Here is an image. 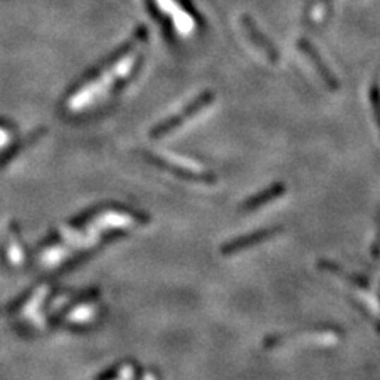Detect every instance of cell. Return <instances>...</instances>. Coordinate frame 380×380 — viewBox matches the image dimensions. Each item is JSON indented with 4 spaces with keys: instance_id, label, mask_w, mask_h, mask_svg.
I'll use <instances>...</instances> for the list:
<instances>
[{
    "instance_id": "8",
    "label": "cell",
    "mask_w": 380,
    "mask_h": 380,
    "mask_svg": "<svg viewBox=\"0 0 380 380\" xmlns=\"http://www.w3.org/2000/svg\"><path fill=\"white\" fill-rule=\"evenodd\" d=\"M280 195H283V187L274 186L271 189L265 190V192H261L259 195L252 196V198H249L244 205H242V211H254V209H259L260 206L266 205L268 201L278 198V196H280Z\"/></svg>"
},
{
    "instance_id": "2",
    "label": "cell",
    "mask_w": 380,
    "mask_h": 380,
    "mask_svg": "<svg viewBox=\"0 0 380 380\" xmlns=\"http://www.w3.org/2000/svg\"><path fill=\"white\" fill-rule=\"evenodd\" d=\"M214 100H215V94L213 93V90H205V93L196 95L192 102L187 103L178 114L168 117V119L159 122L157 126L150 129L149 136L154 140H160L163 138V136L176 132V130L181 129L186 122L194 119L196 114H200L201 111H205L206 108L211 107Z\"/></svg>"
},
{
    "instance_id": "1",
    "label": "cell",
    "mask_w": 380,
    "mask_h": 380,
    "mask_svg": "<svg viewBox=\"0 0 380 380\" xmlns=\"http://www.w3.org/2000/svg\"><path fill=\"white\" fill-rule=\"evenodd\" d=\"M146 38H148V28L146 25H138V28L135 29L133 35L130 37L126 43L121 44V47L114 52H111V54L105 59L103 62H100V65H98L95 70L90 71V73L84 78V80L80 83V86L75 88L73 94H71V100H76L78 97L86 94L90 88L97 86L103 78H107L109 71H113L114 69L119 67L124 59H127L130 54H132V52L136 49V47H140L141 43L146 42Z\"/></svg>"
},
{
    "instance_id": "10",
    "label": "cell",
    "mask_w": 380,
    "mask_h": 380,
    "mask_svg": "<svg viewBox=\"0 0 380 380\" xmlns=\"http://www.w3.org/2000/svg\"><path fill=\"white\" fill-rule=\"evenodd\" d=\"M369 97H371V103H372V109H374V114H376V119H377V124L380 126V89L377 84H374V86L371 88V93H369Z\"/></svg>"
},
{
    "instance_id": "3",
    "label": "cell",
    "mask_w": 380,
    "mask_h": 380,
    "mask_svg": "<svg viewBox=\"0 0 380 380\" xmlns=\"http://www.w3.org/2000/svg\"><path fill=\"white\" fill-rule=\"evenodd\" d=\"M144 157H146L149 162L155 163L157 167L165 168L167 172L178 174L184 179L195 181V182H205V184H213V182H215L214 174L206 172V170L201 165H198V163L179 159V157H174V155L159 154V153H154V150L153 153H150V150H146V153H144Z\"/></svg>"
},
{
    "instance_id": "11",
    "label": "cell",
    "mask_w": 380,
    "mask_h": 380,
    "mask_svg": "<svg viewBox=\"0 0 380 380\" xmlns=\"http://www.w3.org/2000/svg\"><path fill=\"white\" fill-rule=\"evenodd\" d=\"M316 2H317V5L319 4H330V0H316Z\"/></svg>"
},
{
    "instance_id": "4",
    "label": "cell",
    "mask_w": 380,
    "mask_h": 380,
    "mask_svg": "<svg viewBox=\"0 0 380 380\" xmlns=\"http://www.w3.org/2000/svg\"><path fill=\"white\" fill-rule=\"evenodd\" d=\"M241 25H242V29H244L249 40H251L255 47L263 52V54L270 59L273 64H276L279 61V51L276 47H274L273 42L268 40V37L263 35V32L257 28V23H255L249 15H242Z\"/></svg>"
},
{
    "instance_id": "5",
    "label": "cell",
    "mask_w": 380,
    "mask_h": 380,
    "mask_svg": "<svg viewBox=\"0 0 380 380\" xmlns=\"http://www.w3.org/2000/svg\"><path fill=\"white\" fill-rule=\"evenodd\" d=\"M298 48L304 52V54L307 56V59L312 62L314 69H316L319 71L320 78H322L323 83L328 86L331 90H336L339 88V83L336 80V76H334L333 71L326 67L322 56L319 54L317 49L312 47V43L309 40H306V38H301V40L298 42Z\"/></svg>"
},
{
    "instance_id": "7",
    "label": "cell",
    "mask_w": 380,
    "mask_h": 380,
    "mask_svg": "<svg viewBox=\"0 0 380 380\" xmlns=\"http://www.w3.org/2000/svg\"><path fill=\"white\" fill-rule=\"evenodd\" d=\"M47 132H48V130L44 129V127H40V129L34 130V132H30V135L25 136V138H23L21 141H19L18 144H15V146H13V148L10 149V154L5 157L4 163H8L10 160L16 159V157H18L19 154H21L24 149H28V148H30V146H34V144H35L37 141H40V140L43 138V136L47 135Z\"/></svg>"
},
{
    "instance_id": "6",
    "label": "cell",
    "mask_w": 380,
    "mask_h": 380,
    "mask_svg": "<svg viewBox=\"0 0 380 380\" xmlns=\"http://www.w3.org/2000/svg\"><path fill=\"white\" fill-rule=\"evenodd\" d=\"M276 233H278V230H261V232H257V233L246 234V237H241V238H237V239H233L230 242H227V244L222 247V254H224V255H233V254H237L239 251H244V249L252 247L255 244H259V242H261V241H265L268 238L274 237Z\"/></svg>"
},
{
    "instance_id": "9",
    "label": "cell",
    "mask_w": 380,
    "mask_h": 380,
    "mask_svg": "<svg viewBox=\"0 0 380 380\" xmlns=\"http://www.w3.org/2000/svg\"><path fill=\"white\" fill-rule=\"evenodd\" d=\"M8 257H10L11 263H15V265H19L24 260V251H23L21 241H19V234H18V227H16V224H11V227H10Z\"/></svg>"
}]
</instances>
